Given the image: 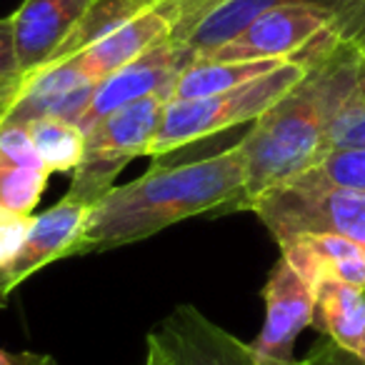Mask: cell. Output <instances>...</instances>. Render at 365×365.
<instances>
[{"label":"cell","instance_id":"cell-14","mask_svg":"<svg viewBox=\"0 0 365 365\" xmlns=\"http://www.w3.org/2000/svg\"><path fill=\"white\" fill-rule=\"evenodd\" d=\"M283 258L315 288L320 275H333L365 293V250L340 235L305 233L280 245Z\"/></svg>","mask_w":365,"mask_h":365},{"label":"cell","instance_id":"cell-7","mask_svg":"<svg viewBox=\"0 0 365 365\" xmlns=\"http://www.w3.org/2000/svg\"><path fill=\"white\" fill-rule=\"evenodd\" d=\"M265 323L258 338L248 343L258 365H295V340L315 315V288L280 258L265 283Z\"/></svg>","mask_w":365,"mask_h":365},{"label":"cell","instance_id":"cell-27","mask_svg":"<svg viewBox=\"0 0 365 365\" xmlns=\"http://www.w3.org/2000/svg\"><path fill=\"white\" fill-rule=\"evenodd\" d=\"M145 365H173L170 355L165 353L160 343H158L153 335H148V355H145Z\"/></svg>","mask_w":365,"mask_h":365},{"label":"cell","instance_id":"cell-4","mask_svg":"<svg viewBox=\"0 0 365 365\" xmlns=\"http://www.w3.org/2000/svg\"><path fill=\"white\" fill-rule=\"evenodd\" d=\"M170 103V93H155L130 106H123L86 130V148L73 182L63 200L78 205H96L110 188L123 168L138 155H148L158 123Z\"/></svg>","mask_w":365,"mask_h":365},{"label":"cell","instance_id":"cell-26","mask_svg":"<svg viewBox=\"0 0 365 365\" xmlns=\"http://www.w3.org/2000/svg\"><path fill=\"white\" fill-rule=\"evenodd\" d=\"M0 365H58L51 355L41 353H11L0 348Z\"/></svg>","mask_w":365,"mask_h":365},{"label":"cell","instance_id":"cell-22","mask_svg":"<svg viewBox=\"0 0 365 365\" xmlns=\"http://www.w3.org/2000/svg\"><path fill=\"white\" fill-rule=\"evenodd\" d=\"M223 3H228V0H163L153 8L163 13L170 23V41L182 43L208 13H213Z\"/></svg>","mask_w":365,"mask_h":365},{"label":"cell","instance_id":"cell-23","mask_svg":"<svg viewBox=\"0 0 365 365\" xmlns=\"http://www.w3.org/2000/svg\"><path fill=\"white\" fill-rule=\"evenodd\" d=\"M23 91V71L18 63L11 18L0 21V98L16 101Z\"/></svg>","mask_w":365,"mask_h":365},{"label":"cell","instance_id":"cell-11","mask_svg":"<svg viewBox=\"0 0 365 365\" xmlns=\"http://www.w3.org/2000/svg\"><path fill=\"white\" fill-rule=\"evenodd\" d=\"M96 86L98 81H93L73 58L58 66L43 68L31 81H26L21 96L8 108L0 128L26 125L38 118H56V120H68L78 125Z\"/></svg>","mask_w":365,"mask_h":365},{"label":"cell","instance_id":"cell-9","mask_svg":"<svg viewBox=\"0 0 365 365\" xmlns=\"http://www.w3.org/2000/svg\"><path fill=\"white\" fill-rule=\"evenodd\" d=\"M150 335L165 348L173 365H258L248 343H240L188 303L170 310Z\"/></svg>","mask_w":365,"mask_h":365},{"label":"cell","instance_id":"cell-8","mask_svg":"<svg viewBox=\"0 0 365 365\" xmlns=\"http://www.w3.org/2000/svg\"><path fill=\"white\" fill-rule=\"evenodd\" d=\"M195 61L198 58L193 56V51H188L182 43H173L170 38H165L128 66L98 81L91 103L78 120V128L86 133L88 128H93L118 108L130 106L155 93H173V86L180 78V73Z\"/></svg>","mask_w":365,"mask_h":365},{"label":"cell","instance_id":"cell-6","mask_svg":"<svg viewBox=\"0 0 365 365\" xmlns=\"http://www.w3.org/2000/svg\"><path fill=\"white\" fill-rule=\"evenodd\" d=\"M338 26L345 36L348 18L333 8L315 3H288L270 8L248 23L238 36L203 56L205 61L243 63V61H290L325 28ZM200 61V58H198Z\"/></svg>","mask_w":365,"mask_h":365},{"label":"cell","instance_id":"cell-3","mask_svg":"<svg viewBox=\"0 0 365 365\" xmlns=\"http://www.w3.org/2000/svg\"><path fill=\"white\" fill-rule=\"evenodd\" d=\"M303 76L305 66H300L298 61H283L265 76L253 78L230 91L195 101H170L160 115L148 155H165L175 148L190 145L240 123H253Z\"/></svg>","mask_w":365,"mask_h":365},{"label":"cell","instance_id":"cell-29","mask_svg":"<svg viewBox=\"0 0 365 365\" xmlns=\"http://www.w3.org/2000/svg\"><path fill=\"white\" fill-rule=\"evenodd\" d=\"M13 103H16V101H11V98H0V123H3V118H6L8 108H11Z\"/></svg>","mask_w":365,"mask_h":365},{"label":"cell","instance_id":"cell-15","mask_svg":"<svg viewBox=\"0 0 365 365\" xmlns=\"http://www.w3.org/2000/svg\"><path fill=\"white\" fill-rule=\"evenodd\" d=\"M313 325L335 345L365 358V293L333 275L315 280Z\"/></svg>","mask_w":365,"mask_h":365},{"label":"cell","instance_id":"cell-1","mask_svg":"<svg viewBox=\"0 0 365 365\" xmlns=\"http://www.w3.org/2000/svg\"><path fill=\"white\" fill-rule=\"evenodd\" d=\"M290 61L305 76L253 120L238 143L245 163V200L308 170L323 155V138L338 103L355 86L363 56L338 26L325 28Z\"/></svg>","mask_w":365,"mask_h":365},{"label":"cell","instance_id":"cell-20","mask_svg":"<svg viewBox=\"0 0 365 365\" xmlns=\"http://www.w3.org/2000/svg\"><path fill=\"white\" fill-rule=\"evenodd\" d=\"M290 180L313 182V185H330V188L363 190L365 193V148L328 150L315 165L298 173Z\"/></svg>","mask_w":365,"mask_h":365},{"label":"cell","instance_id":"cell-24","mask_svg":"<svg viewBox=\"0 0 365 365\" xmlns=\"http://www.w3.org/2000/svg\"><path fill=\"white\" fill-rule=\"evenodd\" d=\"M33 220H36L33 215H21L0 208V265H6L18 253L23 240L31 233Z\"/></svg>","mask_w":365,"mask_h":365},{"label":"cell","instance_id":"cell-21","mask_svg":"<svg viewBox=\"0 0 365 365\" xmlns=\"http://www.w3.org/2000/svg\"><path fill=\"white\" fill-rule=\"evenodd\" d=\"M51 173L41 168H23L16 163L0 160V208L31 215L48 185Z\"/></svg>","mask_w":365,"mask_h":365},{"label":"cell","instance_id":"cell-17","mask_svg":"<svg viewBox=\"0 0 365 365\" xmlns=\"http://www.w3.org/2000/svg\"><path fill=\"white\" fill-rule=\"evenodd\" d=\"M143 11H145V8L138 6L135 0H93L91 8L83 13L78 26L73 28V33L66 38V43L53 53V58L43 68H51V66H58V63L71 61V58H76L78 53L91 48L93 43L106 38L108 33H113L115 28H120L123 23H128L130 18H135L138 13H143Z\"/></svg>","mask_w":365,"mask_h":365},{"label":"cell","instance_id":"cell-13","mask_svg":"<svg viewBox=\"0 0 365 365\" xmlns=\"http://www.w3.org/2000/svg\"><path fill=\"white\" fill-rule=\"evenodd\" d=\"M165 38H170L168 18L163 13H158L155 8H148V11L138 13L128 23H123L120 28H115L113 33H108L106 38L93 43L91 48L78 53L73 61L93 81H103L106 76L115 73L118 68L128 66L130 61H135L138 56L150 51L153 46H158Z\"/></svg>","mask_w":365,"mask_h":365},{"label":"cell","instance_id":"cell-28","mask_svg":"<svg viewBox=\"0 0 365 365\" xmlns=\"http://www.w3.org/2000/svg\"><path fill=\"white\" fill-rule=\"evenodd\" d=\"M345 38H350V41L358 46V51H360V56H363V63H365V16L360 18L358 23H355V28L348 33Z\"/></svg>","mask_w":365,"mask_h":365},{"label":"cell","instance_id":"cell-5","mask_svg":"<svg viewBox=\"0 0 365 365\" xmlns=\"http://www.w3.org/2000/svg\"><path fill=\"white\" fill-rule=\"evenodd\" d=\"M278 245L305 233L340 235L365 250V193L313 182L285 180L250 200Z\"/></svg>","mask_w":365,"mask_h":365},{"label":"cell","instance_id":"cell-16","mask_svg":"<svg viewBox=\"0 0 365 365\" xmlns=\"http://www.w3.org/2000/svg\"><path fill=\"white\" fill-rule=\"evenodd\" d=\"M283 61H243V63H218V61H200L190 63L180 78L175 81L170 93V101H195V98H208L215 93L230 91L243 83L260 78L278 68Z\"/></svg>","mask_w":365,"mask_h":365},{"label":"cell","instance_id":"cell-2","mask_svg":"<svg viewBox=\"0 0 365 365\" xmlns=\"http://www.w3.org/2000/svg\"><path fill=\"white\" fill-rule=\"evenodd\" d=\"M248 208L240 145L182 165H155L143 178L110 188L88 208L76 255L145 240L193 215Z\"/></svg>","mask_w":365,"mask_h":365},{"label":"cell","instance_id":"cell-18","mask_svg":"<svg viewBox=\"0 0 365 365\" xmlns=\"http://www.w3.org/2000/svg\"><path fill=\"white\" fill-rule=\"evenodd\" d=\"M26 128L48 173L76 170L83 158V148H86V133L76 123L38 118V120L26 123Z\"/></svg>","mask_w":365,"mask_h":365},{"label":"cell","instance_id":"cell-19","mask_svg":"<svg viewBox=\"0 0 365 365\" xmlns=\"http://www.w3.org/2000/svg\"><path fill=\"white\" fill-rule=\"evenodd\" d=\"M343 148H365V63L355 86L335 108L323 138V155Z\"/></svg>","mask_w":365,"mask_h":365},{"label":"cell","instance_id":"cell-30","mask_svg":"<svg viewBox=\"0 0 365 365\" xmlns=\"http://www.w3.org/2000/svg\"><path fill=\"white\" fill-rule=\"evenodd\" d=\"M135 3H138L140 8H145V11H148V8L158 6V3H163V0H135Z\"/></svg>","mask_w":365,"mask_h":365},{"label":"cell","instance_id":"cell-25","mask_svg":"<svg viewBox=\"0 0 365 365\" xmlns=\"http://www.w3.org/2000/svg\"><path fill=\"white\" fill-rule=\"evenodd\" d=\"M295 365H365V358L355 353H348L340 345H335L330 338L320 340L310 348V353Z\"/></svg>","mask_w":365,"mask_h":365},{"label":"cell","instance_id":"cell-10","mask_svg":"<svg viewBox=\"0 0 365 365\" xmlns=\"http://www.w3.org/2000/svg\"><path fill=\"white\" fill-rule=\"evenodd\" d=\"M86 215V205L68 203L61 198V203L33 220L31 233L23 240L18 253L6 265H0V308L6 305L13 290L23 280L31 278L36 270L51 265L53 260L76 255V245L81 240Z\"/></svg>","mask_w":365,"mask_h":365},{"label":"cell","instance_id":"cell-12","mask_svg":"<svg viewBox=\"0 0 365 365\" xmlns=\"http://www.w3.org/2000/svg\"><path fill=\"white\" fill-rule=\"evenodd\" d=\"M93 0H23L11 16L23 86L66 43Z\"/></svg>","mask_w":365,"mask_h":365}]
</instances>
